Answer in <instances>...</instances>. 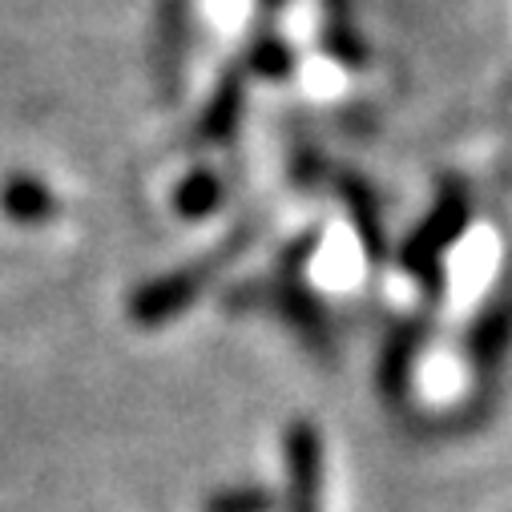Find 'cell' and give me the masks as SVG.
<instances>
[{"label": "cell", "mask_w": 512, "mask_h": 512, "mask_svg": "<svg viewBox=\"0 0 512 512\" xmlns=\"http://www.w3.org/2000/svg\"><path fill=\"white\" fill-rule=\"evenodd\" d=\"M287 512H319V436L311 424H295L287 432Z\"/></svg>", "instance_id": "obj_1"}, {"label": "cell", "mask_w": 512, "mask_h": 512, "mask_svg": "<svg viewBox=\"0 0 512 512\" xmlns=\"http://www.w3.org/2000/svg\"><path fill=\"white\" fill-rule=\"evenodd\" d=\"M206 512H275V496L267 488H230L206 500Z\"/></svg>", "instance_id": "obj_2"}]
</instances>
